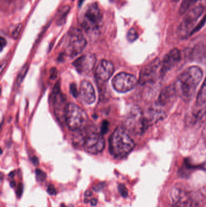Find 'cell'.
Wrapping results in <instances>:
<instances>
[{
    "instance_id": "cell-1",
    "label": "cell",
    "mask_w": 206,
    "mask_h": 207,
    "mask_svg": "<svg viewBox=\"0 0 206 207\" xmlns=\"http://www.w3.org/2000/svg\"><path fill=\"white\" fill-rule=\"evenodd\" d=\"M203 76V71L198 66L184 70L178 76L174 85L177 95L185 101L192 98Z\"/></svg>"
},
{
    "instance_id": "cell-2",
    "label": "cell",
    "mask_w": 206,
    "mask_h": 207,
    "mask_svg": "<svg viewBox=\"0 0 206 207\" xmlns=\"http://www.w3.org/2000/svg\"><path fill=\"white\" fill-rule=\"evenodd\" d=\"M135 147L133 139L126 128H116L109 139V150L115 158H124L129 155Z\"/></svg>"
},
{
    "instance_id": "cell-3",
    "label": "cell",
    "mask_w": 206,
    "mask_h": 207,
    "mask_svg": "<svg viewBox=\"0 0 206 207\" xmlns=\"http://www.w3.org/2000/svg\"><path fill=\"white\" fill-rule=\"evenodd\" d=\"M102 22V14L98 5L90 3L84 10L81 26L90 38L97 37L100 33V28Z\"/></svg>"
},
{
    "instance_id": "cell-4",
    "label": "cell",
    "mask_w": 206,
    "mask_h": 207,
    "mask_svg": "<svg viewBox=\"0 0 206 207\" xmlns=\"http://www.w3.org/2000/svg\"><path fill=\"white\" fill-rule=\"evenodd\" d=\"M206 10V7L203 6L197 2L194 3L192 7L187 12L185 17L178 27V33L181 39L192 36L193 30L196 27L197 21Z\"/></svg>"
},
{
    "instance_id": "cell-5",
    "label": "cell",
    "mask_w": 206,
    "mask_h": 207,
    "mask_svg": "<svg viewBox=\"0 0 206 207\" xmlns=\"http://www.w3.org/2000/svg\"><path fill=\"white\" fill-rule=\"evenodd\" d=\"M124 125L128 131L137 135H142L149 127L143 111L137 106H134L129 110Z\"/></svg>"
},
{
    "instance_id": "cell-6",
    "label": "cell",
    "mask_w": 206,
    "mask_h": 207,
    "mask_svg": "<svg viewBox=\"0 0 206 207\" xmlns=\"http://www.w3.org/2000/svg\"><path fill=\"white\" fill-rule=\"evenodd\" d=\"M88 116L86 112L74 103L68 104L65 122L69 130L73 131L82 130L87 126Z\"/></svg>"
},
{
    "instance_id": "cell-7",
    "label": "cell",
    "mask_w": 206,
    "mask_h": 207,
    "mask_svg": "<svg viewBox=\"0 0 206 207\" xmlns=\"http://www.w3.org/2000/svg\"><path fill=\"white\" fill-rule=\"evenodd\" d=\"M87 43V40L80 30L78 28L71 29L65 44V54L70 57L77 56L85 49Z\"/></svg>"
},
{
    "instance_id": "cell-8",
    "label": "cell",
    "mask_w": 206,
    "mask_h": 207,
    "mask_svg": "<svg viewBox=\"0 0 206 207\" xmlns=\"http://www.w3.org/2000/svg\"><path fill=\"white\" fill-rule=\"evenodd\" d=\"M171 207H199V202L191 193L186 189L175 187L171 191Z\"/></svg>"
},
{
    "instance_id": "cell-9",
    "label": "cell",
    "mask_w": 206,
    "mask_h": 207,
    "mask_svg": "<svg viewBox=\"0 0 206 207\" xmlns=\"http://www.w3.org/2000/svg\"><path fill=\"white\" fill-rule=\"evenodd\" d=\"M137 79L134 75L125 72L117 74L112 81L113 88L118 93H127L134 89Z\"/></svg>"
},
{
    "instance_id": "cell-10",
    "label": "cell",
    "mask_w": 206,
    "mask_h": 207,
    "mask_svg": "<svg viewBox=\"0 0 206 207\" xmlns=\"http://www.w3.org/2000/svg\"><path fill=\"white\" fill-rule=\"evenodd\" d=\"M84 150L89 153L96 155L102 152L105 148V140L102 135L91 132L86 134L83 144Z\"/></svg>"
},
{
    "instance_id": "cell-11",
    "label": "cell",
    "mask_w": 206,
    "mask_h": 207,
    "mask_svg": "<svg viewBox=\"0 0 206 207\" xmlns=\"http://www.w3.org/2000/svg\"><path fill=\"white\" fill-rule=\"evenodd\" d=\"M53 103L55 114L60 122H65L66 110L68 106L65 95L60 91L59 84L55 86L53 93Z\"/></svg>"
},
{
    "instance_id": "cell-12",
    "label": "cell",
    "mask_w": 206,
    "mask_h": 207,
    "mask_svg": "<svg viewBox=\"0 0 206 207\" xmlns=\"http://www.w3.org/2000/svg\"><path fill=\"white\" fill-rule=\"evenodd\" d=\"M161 62L158 59H154L141 69L138 82L141 85H145L154 82L157 76L158 70H160Z\"/></svg>"
},
{
    "instance_id": "cell-13",
    "label": "cell",
    "mask_w": 206,
    "mask_h": 207,
    "mask_svg": "<svg viewBox=\"0 0 206 207\" xmlns=\"http://www.w3.org/2000/svg\"><path fill=\"white\" fill-rule=\"evenodd\" d=\"M96 61V55L93 53H89L76 59L73 62V65L79 73L87 74L94 68Z\"/></svg>"
},
{
    "instance_id": "cell-14",
    "label": "cell",
    "mask_w": 206,
    "mask_h": 207,
    "mask_svg": "<svg viewBox=\"0 0 206 207\" xmlns=\"http://www.w3.org/2000/svg\"><path fill=\"white\" fill-rule=\"evenodd\" d=\"M181 59L180 51L177 48L170 50L165 55L160 67V75L164 76L171 69L174 68Z\"/></svg>"
},
{
    "instance_id": "cell-15",
    "label": "cell",
    "mask_w": 206,
    "mask_h": 207,
    "mask_svg": "<svg viewBox=\"0 0 206 207\" xmlns=\"http://www.w3.org/2000/svg\"><path fill=\"white\" fill-rule=\"evenodd\" d=\"M114 71L113 64L108 60H102L97 67L96 76L97 79L101 82L108 81Z\"/></svg>"
},
{
    "instance_id": "cell-16",
    "label": "cell",
    "mask_w": 206,
    "mask_h": 207,
    "mask_svg": "<svg viewBox=\"0 0 206 207\" xmlns=\"http://www.w3.org/2000/svg\"><path fill=\"white\" fill-rule=\"evenodd\" d=\"M82 100L87 104H91L96 100V92L93 86L89 81H83L79 91Z\"/></svg>"
},
{
    "instance_id": "cell-17",
    "label": "cell",
    "mask_w": 206,
    "mask_h": 207,
    "mask_svg": "<svg viewBox=\"0 0 206 207\" xmlns=\"http://www.w3.org/2000/svg\"><path fill=\"white\" fill-rule=\"evenodd\" d=\"M189 57L195 62L206 64V41L196 43L190 50Z\"/></svg>"
},
{
    "instance_id": "cell-18",
    "label": "cell",
    "mask_w": 206,
    "mask_h": 207,
    "mask_svg": "<svg viewBox=\"0 0 206 207\" xmlns=\"http://www.w3.org/2000/svg\"><path fill=\"white\" fill-rule=\"evenodd\" d=\"M176 95H177V92L174 86L165 87L160 94L157 101L158 106L160 107L166 106L167 104L172 101Z\"/></svg>"
},
{
    "instance_id": "cell-19",
    "label": "cell",
    "mask_w": 206,
    "mask_h": 207,
    "mask_svg": "<svg viewBox=\"0 0 206 207\" xmlns=\"http://www.w3.org/2000/svg\"><path fill=\"white\" fill-rule=\"evenodd\" d=\"M196 104L198 106H203L206 104V78L198 93Z\"/></svg>"
},
{
    "instance_id": "cell-20",
    "label": "cell",
    "mask_w": 206,
    "mask_h": 207,
    "mask_svg": "<svg viewBox=\"0 0 206 207\" xmlns=\"http://www.w3.org/2000/svg\"><path fill=\"white\" fill-rule=\"evenodd\" d=\"M69 10H70V7L69 6H65L62 9L59 13V17L56 21L57 25L60 26L65 23Z\"/></svg>"
},
{
    "instance_id": "cell-21",
    "label": "cell",
    "mask_w": 206,
    "mask_h": 207,
    "mask_svg": "<svg viewBox=\"0 0 206 207\" xmlns=\"http://www.w3.org/2000/svg\"><path fill=\"white\" fill-rule=\"evenodd\" d=\"M196 0H183L180 7V13L181 15H183L187 13V12L189 10L191 6L194 4Z\"/></svg>"
},
{
    "instance_id": "cell-22",
    "label": "cell",
    "mask_w": 206,
    "mask_h": 207,
    "mask_svg": "<svg viewBox=\"0 0 206 207\" xmlns=\"http://www.w3.org/2000/svg\"><path fill=\"white\" fill-rule=\"evenodd\" d=\"M138 37V35L137 32L134 28H131L128 30L127 38L129 42H132L135 41L137 39Z\"/></svg>"
},
{
    "instance_id": "cell-23",
    "label": "cell",
    "mask_w": 206,
    "mask_h": 207,
    "mask_svg": "<svg viewBox=\"0 0 206 207\" xmlns=\"http://www.w3.org/2000/svg\"><path fill=\"white\" fill-rule=\"evenodd\" d=\"M22 29V24L21 23L17 24L15 26V27L13 29L12 32V37L13 39L16 40L18 38Z\"/></svg>"
},
{
    "instance_id": "cell-24",
    "label": "cell",
    "mask_w": 206,
    "mask_h": 207,
    "mask_svg": "<svg viewBox=\"0 0 206 207\" xmlns=\"http://www.w3.org/2000/svg\"><path fill=\"white\" fill-rule=\"evenodd\" d=\"M27 70H28V65L26 64L25 65L23 68L22 69V70H21L20 73H19V75L18 76V78H17V84H20L21 82L23 81V79L24 78L27 72Z\"/></svg>"
},
{
    "instance_id": "cell-25",
    "label": "cell",
    "mask_w": 206,
    "mask_h": 207,
    "mask_svg": "<svg viewBox=\"0 0 206 207\" xmlns=\"http://www.w3.org/2000/svg\"><path fill=\"white\" fill-rule=\"evenodd\" d=\"M35 173H36V179L39 182H42L46 179L47 175L45 173V172H44L42 170L40 169H37L36 170Z\"/></svg>"
},
{
    "instance_id": "cell-26",
    "label": "cell",
    "mask_w": 206,
    "mask_h": 207,
    "mask_svg": "<svg viewBox=\"0 0 206 207\" xmlns=\"http://www.w3.org/2000/svg\"><path fill=\"white\" fill-rule=\"evenodd\" d=\"M118 191H119V192H120V195H122V197H127L128 196V190L124 185L120 184L118 186Z\"/></svg>"
},
{
    "instance_id": "cell-27",
    "label": "cell",
    "mask_w": 206,
    "mask_h": 207,
    "mask_svg": "<svg viewBox=\"0 0 206 207\" xmlns=\"http://www.w3.org/2000/svg\"><path fill=\"white\" fill-rule=\"evenodd\" d=\"M70 91L71 95L74 96V97H77L78 95V91L76 88V86L74 84H71L70 86Z\"/></svg>"
},
{
    "instance_id": "cell-28",
    "label": "cell",
    "mask_w": 206,
    "mask_h": 207,
    "mask_svg": "<svg viewBox=\"0 0 206 207\" xmlns=\"http://www.w3.org/2000/svg\"><path fill=\"white\" fill-rule=\"evenodd\" d=\"M108 121H103V125H102V129H101V134H103V133H105L108 129Z\"/></svg>"
},
{
    "instance_id": "cell-29",
    "label": "cell",
    "mask_w": 206,
    "mask_h": 207,
    "mask_svg": "<svg viewBox=\"0 0 206 207\" xmlns=\"http://www.w3.org/2000/svg\"><path fill=\"white\" fill-rule=\"evenodd\" d=\"M47 191L49 195H55L56 193L55 188V187L53 185H49L48 187V188H47Z\"/></svg>"
},
{
    "instance_id": "cell-30",
    "label": "cell",
    "mask_w": 206,
    "mask_h": 207,
    "mask_svg": "<svg viewBox=\"0 0 206 207\" xmlns=\"http://www.w3.org/2000/svg\"><path fill=\"white\" fill-rule=\"evenodd\" d=\"M58 75V71L56 68H53L51 70L50 73V78L52 79H55L57 77Z\"/></svg>"
},
{
    "instance_id": "cell-31",
    "label": "cell",
    "mask_w": 206,
    "mask_h": 207,
    "mask_svg": "<svg viewBox=\"0 0 206 207\" xmlns=\"http://www.w3.org/2000/svg\"><path fill=\"white\" fill-rule=\"evenodd\" d=\"M7 44V41L6 39L3 37H1L0 39V48H1V51H2L3 48L6 46Z\"/></svg>"
},
{
    "instance_id": "cell-32",
    "label": "cell",
    "mask_w": 206,
    "mask_h": 207,
    "mask_svg": "<svg viewBox=\"0 0 206 207\" xmlns=\"http://www.w3.org/2000/svg\"><path fill=\"white\" fill-rule=\"evenodd\" d=\"M202 135H203V138L204 139V141L206 143V120L205 124L204 125V127H203V129Z\"/></svg>"
},
{
    "instance_id": "cell-33",
    "label": "cell",
    "mask_w": 206,
    "mask_h": 207,
    "mask_svg": "<svg viewBox=\"0 0 206 207\" xmlns=\"http://www.w3.org/2000/svg\"><path fill=\"white\" fill-rule=\"evenodd\" d=\"M17 193L18 197H20L21 196L22 193V185H19V187H18V190L17 191Z\"/></svg>"
},
{
    "instance_id": "cell-34",
    "label": "cell",
    "mask_w": 206,
    "mask_h": 207,
    "mask_svg": "<svg viewBox=\"0 0 206 207\" xmlns=\"http://www.w3.org/2000/svg\"><path fill=\"white\" fill-rule=\"evenodd\" d=\"M195 2H197L206 7V0H196Z\"/></svg>"
},
{
    "instance_id": "cell-35",
    "label": "cell",
    "mask_w": 206,
    "mask_h": 207,
    "mask_svg": "<svg viewBox=\"0 0 206 207\" xmlns=\"http://www.w3.org/2000/svg\"><path fill=\"white\" fill-rule=\"evenodd\" d=\"M31 161L33 163V164H35V165H37L39 164L38 159V158H36V157H33V158H32Z\"/></svg>"
},
{
    "instance_id": "cell-36",
    "label": "cell",
    "mask_w": 206,
    "mask_h": 207,
    "mask_svg": "<svg viewBox=\"0 0 206 207\" xmlns=\"http://www.w3.org/2000/svg\"><path fill=\"white\" fill-rule=\"evenodd\" d=\"M91 195H92V194H91V192H90L89 191H87L85 192V197H89V196H91Z\"/></svg>"
},
{
    "instance_id": "cell-37",
    "label": "cell",
    "mask_w": 206,
    "mask_h": 207,
    "mask_svg": "<svg viewBox=\"0 0 206 207\" xmlns=\"http://www.w3.org/2000/svg\"><path fill=\"white\" fill-rule=\"evenodd\" d=\"M91 202V205L93 206H95L97 204V200L96 199H93Z\"/></svg>"
},
{
    "instance_id": "cell-38",
    "label": "cell",
    "mask_w": 206,
    "mask_h": 207,
    "mask_svg": "<svg viewBox=\"0 0 206 207\" xmlns=\"http://www.w3.org/2000/svg\"><path fill=\"white\" fill-rule=\"evenodd\" d=\"M15 181H12V182H10V186H11L12 187H15Z\"/></svg>"
},
{
    "instance_id": "cell-39",
    "label": "cell",
    "mask_w": 206,
    "mask_h": 207,
    "mask_svg": "<svg viewBox=\"0 0 206 207\" xmlns=\"http://www.w3.org/2000/svg\"><path fill=\"white\" fill-rule=\"evenodd\" d=\"M14 172H12V173H10V174H9V176H10V178H13V176H14Z\"/></svg>"
},
{
    "instance_id": "cell-40",
    "label": "cell",
    "mask_w": 206,
    "mask_h": 207,
    "mask_svg": "<svg viewBox=\"0 0 206 207\" xmlns=\"http://www.w3.org/2000/svg\"><path fill=\"white\" fill-rule=\"evenodd\" d=\"M83 1H84V0H80V4H81Z\"/></svg>"
}]
</instances>
